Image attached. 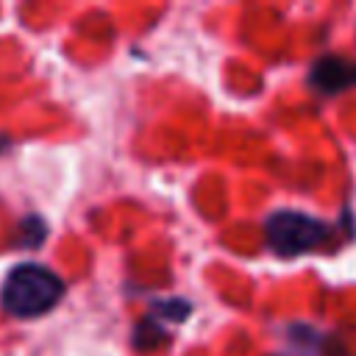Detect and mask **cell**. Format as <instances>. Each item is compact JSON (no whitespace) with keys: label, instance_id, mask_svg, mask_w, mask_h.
Masks as SVG:
<instances>
[{"label":"cell","instance_id":"8992f818","mask_svg":"<svg viewBox=\"0 0 356 356\" xmlns=\"http://www.w3.org/2000/svg\"><path fill=\"white\" fill-rule=\"evenodd\" d=\"M44 234H47V228L36 214H31V217H25L19 222V245L22 248H36L44 239Z\"/></svg>","mask_w":356,"mask_h":356},{"label":"cell","instance_id":"6da1fadb","mask_svg":"<svg viewBox=\"0 0 356 356\" xmlns=\"http://www.w3.org/2000/svg\"><path fill=\"white\" fill-rule=\"evenodd\" d=\"M64 289L67 286L58 273L44 264L25 261L8 270L0 289V303L11 317H42L64 298Z\"/></svg>","mask_w":356,"mask_h":356},{"label":"cell","instance_id":"7a4b0ae2","mask_svg":"<svg viewBox=\"0 0 356 356\" xmlns=\"http://www.w3.org/2000/svg\"><path fill=\"white\" fill-rule=\"evenodd\" d=\"M264 236L273 253L289 259V256H300L320 248L331 236V228L303 211L278 209L264 220Z\"/></svg>","mask_w":356,"mask_h":356},{"label":"cell","instance_id":"5b68a950","mask_svg":"<svg viewBox=\"0 0 356 356\" xmlns=\"http://www.w3.org/2000/svg\"><path fill=\"white\" fill-rule=\"evenodd\" d=\"M192 312V303L186 298H156L153 300V317H164V320H172V323H181L186 320Z\"/></svg>","mask_w":356,"mask_h":356},{"label":"cell","instance_id":"3957f363","mask_svg":"<svg viewBox=\"0 0 356 356\" xmlns=\"http://www.w3.org/2000/svg\"><path fill=\"white\" fill-rule=\"evenodd\" d=\"M309 83L325 95L342 92L345 86L356 83V64H350L339 56H323L314 61V67L309 72Z\"/></svg>","mask_w":356,"mask_h":356},{"label":"cell","instance_id":"277c9868","mask_svg":"<svg viewBox=\"0 0 356 356\" xmlns=\"http://www.w3.org/2000/svg\"><path fill=\"white\" fill-rule=\"evenodd\" d=\"M131 342H134L139 350H153V348H159V345L167 342V331L159 325V317L147 314V317H142V320L134 325Z\"/></svg>","mask_w":356,"mask_h":356}]
</instances>
